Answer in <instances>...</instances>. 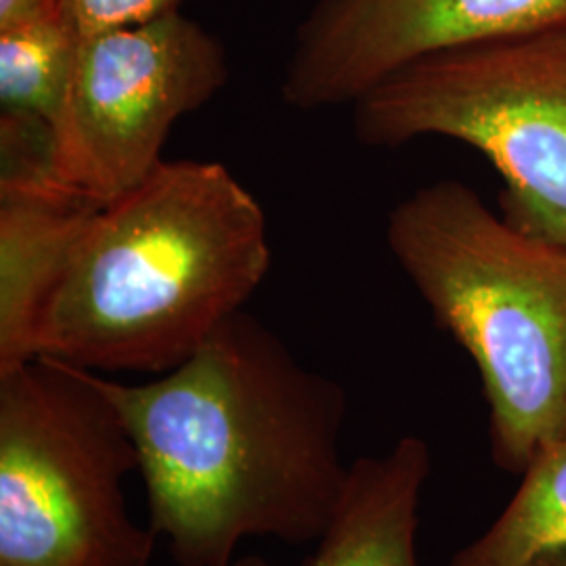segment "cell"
Segmentation results:
<instances>
[{"label": "cell", "instance_id": "7c38bea8", "mask_svg": "<svg viewBox=\"0 0 566 566\" xmlns=\"http://www.w3.org/2000/svg\"><path fill=\"white\" fill-rule=\"evenodd\" d=\"M185 0H61V9L82 39L139 25L181 11Z\"/></svg>", "mask_w": 566, "mask_h": 566}, {"label": "cell", "instance_id": "3957f363", "mask_svg": "<svg viewBox=\"0 0 566 566\" xmlns=\"http://www.w3.org/2000/svg\"><path fill=\"white\" fill-rule=\"evenodd\" d=\"M386 242L481 374L495 462L523 472L566 437V248L497 219L460 181L397 203Z\"/></svg>", "mask_w": 566, "mask_h": 566}, {"label": "cell", "instance_id": "277c9868", "mask_svg": "<svg viewBox=\"0 0 566 566\" xmlns=\"http://www.w3.org/2000/svg\"><path fill=\"white\" fill-rule=\"evenodd\" d=\"M135 470L93 371L49 357L0 371V566H149L158 535L124 493Z\"/></svg>", "mask_w": 566, "mask_h": 566}, {"label": "cell", "instance_id": "30bf717a", "mask_svg": "<svg viewBox=\"0 0 566 566\" xmlns=\"http://www.w3.org/2000/svg\"><path fill=\"white\" fill-rule=\"evenodd\" d=\"M81 41L63 9L55 18L0 32V177L51 172L55 128Z\"/></svg>", "mask_w": 566, "mask_h": 566}, {"label": "cell", "instance_id": "5b68a950", "mask_svg": "<svg viewBox=\"0 0 566 566\" xmlns=\"http://www.w3.org/2000/svg\"><path fill=\"white\" fill-rule=\"evenodd\" d=\"M353 128L367 147H474L506 181L507 221L566 248V25L407 63L353 103Z\"/></svg>", "mask_w": 566, "mask_h": 566}, {"label": "cell", "instance_id": "52a82bcc", "mask_svg": "<svg viewBox=\"0 0 566 566\" xmlns=\"http://www.w3.org/2000/svg\"><path fill=\"white\" fill-rule=\"evenodd\" d=\"M566 25V0H317L283 72L294 109L353 105L428 55Z\"/></svg>", "mask_w": 566, "mask_h": 566}, {"label": "cell", "instance_id": "5bb4252c", "mask_svg": "<svg viewBox=\"0 0 566 566\" xmlns=\"http://www.w3.org/2000/svg\"><path fill=\"white\" fill-rule=\"evenodd\" d=\"M233 566H273L269 560H264L261 556H243V558H238Z\"/></svg>", "mask_w": 566, "mask_h": 566}, {"label": "cell", "instance_id": "7a4b0ae2", "mask_svg": "<svg viewBox=\"0 0 566 566\" xmlns=\"http://www.w3.org/2000/svg\"><path fill=\"white\" fill-rule=\"evenodd\" d=\"M269 266L263 206L235 175L164 160L84 224L42 313L36 357L163 376L243 311Z\"/></svg>", "mask_w": 566, "mask_h": 566}, {"label": "cell", "instance_id": "8fae6325", "mask_svg": "<svg viewBox=\"0 0 566 566\" xmlns=\"http://www.w3.org/2000/svg\"><path fill=\"white\" fill-rule=\"evenodd\" d=\"M449 566H566V437L533 458L504 512Z\"/></svg>", "mask_w": 566, "mask_h": 566}, {"label": "cell", "instance_id": "8992f818", "mask_svg": "<svg viewBox=\"0 0 566 566\" xmlns=\"http://www.w3.org/2000/svg\"><path fill=\"white\" fill-rule=\"evenodd\" d=\"M227 81L223 44L181 11L82 39L49 181L91 206L118 200L164 163L177 120Z\"/></svg>", "mask_w": 566, "mask_h": 566}, {"label": "cell", "instance_id": "6da1fadb", "mask_svg": "<svg viewBox=\"0 0 566 566\" xmlns=\"http://www.w3.org/2000/svg\"><path fill=\"white\" fill-rule=\"evenodd\" d=\"M95 380L135 441L149 526L175 565L233 566L245 539L324 535L350 470L348 399L261 319L235 313L145 382Z\"/></svg>", "mask_w": 566, "mask_h": 566}, {"label": "cell", "instance_id": "ba28073f", "mask_svg": "<svg viewBox=\"0 0 566 566\" xmlns=\"http://www.w3.org/2000/svg\"><path fill=\"white\" fill-rule=\"evenodd\" d=\"M97 208L49 179L0 181V371L36 359L42 313Z\"/></svg>", "mask_w": 566, "mask_h": 566}, {"label": "cell", "instance_id": "9c48e42d", "mask_svg": "<svg viewBox=\"0 0 566 566\" xmlns=\"http://www.w3.org/2000/svg\"><path fill=\"white\" fill-rule=\"evenodd\" d=\"M430 470V449L418 437L355 460L329 525L301 566H420L418 510Z\"/></svg>", "mask_w": 566, "mask_h": 566}, {"label": "cell", "instance_id": "4fadbf2b", "mask_svg": "<svg viewBox=\"0 0 566 566\" xmlns=\"http://www.w3.org/2000/svg\"><path fill=\"white\" fill-rule=\"evenodd\" d=\"M61 13V0H0V32L49 20Z\"/></svg>", "mask_w": 566, "mask_h": 566}]
</instances>
